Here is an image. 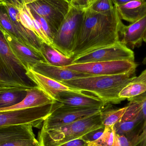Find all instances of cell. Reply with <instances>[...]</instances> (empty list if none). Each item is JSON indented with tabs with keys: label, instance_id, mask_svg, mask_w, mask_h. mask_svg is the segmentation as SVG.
<instances>
[{
	"label": "cell",
	"instance_id": "cell-1",
	"mask_svg": "<svg viewBox=\"0 0 146 146\" xmlns=\"http://www.w3.org/2000/svg\"><path fill=\"white\" fill-rule=\"evenodd\" d=\"M123 24L115 5L105 13H95L85 9L75 40L74 61L120 42L119 32Z\"/></svg>",
	"mask_w": 146,
	"mask_h": 146
},
{
	"label": "cell",
	"instance_id": "cell-2",
	"mask_svg": "<svg viewBox=\"0 0 146 146\" xmlns=\"http://www.w3.org/2000/svg\"><path fill=\"white\" fill-rule=\"evenodd\" d=\"M135 73L111 75H94L64 81L61 83L72 89L92 94L106 104H118L121 90L136 77Z\"/></svg>",
	"mask_w": 146,
	"mask_h": 146
},
{
	"label": "cell",
	"instance_id": "cell-3",
	"mask_svg": "<svg viewBox=\"0 0 146 146\" xmlns=\"http://www.w3.org/2000/svg\"><path fill=\"white\" fill-rule=\"evenodd\" d=\"M27 70L14 54L0 27V88H37L27 74Z\"/></svg>",
	"mask_w": 146,
	"mask_h": 146
},
{
	"label": "cell",
	"instance_id": "cell-4",
	"mask_svg": "<svg viewBox=\"0 0 146 146\" xmlns=\"http://www.w3.org/2000/svg\"><path fill=\"white\" fill-rule=\"evenodd\" d=\"M103 127L100 112L56 128L41 130L38 141L41 146H59Z\"/></svg>",
	"mask_w": 146,
	"mask_h": 146
},
{
	"label": "cell",
	"instance_id": "cell-5",
	"mask_svg": "<svg viewBox=\"0 0 146 146\" xmlns=\"http://www.w3.org/2000/svg\"><path fill=\"white\" fill-rule=\"evenodd\" d=\"M61 106L56 101L38 107L0 111V127L30 124L33 127L42 128L45 119Z\"/></svg>",
	"mask_w": 146,
	"mask_h": 146
},
{
	"label": "cell",
	"instance_id": "cell-6",
	"mask_svg": "<svg viewBox=\"0 0 146 146\" xmlns=\"http://www.w3.org/2000/svg\"><path fill=\"white\" fill-rule=\"evenodd\" d=\"M84 13V9L71 5L52 40L51 46L66 56L73 57L75 40Z\"/></svg>",
	"mask_w": 146,
	"mask_h": 146
},
{
	"label": "cell",
	"instance_id": "cell-7",
	"mask_svg": "<svg viewBox=\"0 0 146 146\" xmlns=\"http://www.w3.org/2000/svg\"><path fill=\"white\" fill-rule=\"evenodd\" d=\"M137 64L128 60L97 62L73 64L63 68L92 75H111L135 73Z\"/></svg>",
	"mask_w": 146,
	"mask_h": 146
},
{
	"label": "cell",
	"instance_id": "cell-8",
	"mask_svg": "<svg viewBox=\"0 0 146 146\" xmlns=\"http://www.w3.org/2000/svg\"><path fill=\"white\" fill-rule=\"evenodd\" d=\"M26 5L44 18L57 32L68 13L71 4L67 0H38Z\"/></svg>",
	"mask_w": 146,
	"mask_h": 146
},
{
	"label": "cell",
	"instance_id": "cell-9",
	"mask_svg": "<svg viewBox=\"0 0 146 146\" xmlns=\"http://www.w3.org/2000/svg\"><path fill=\"white\" fill-rule=\"evenodd\" d=\"M104 108L98 107H59L54 111L44 121L42 130L56 128L83 117L101 112Z\"/></svg>",
	"mask_w": 146,
	"mask_h": 146
},
{
	"label": "cell",
	"instance_id": "cell-10",
	"mask_svg": "<svg viewBox=\"0 0 146 146\" xmlns=\"http://www.w3.org/2000/svg\"><path fill=\"white\" fill-rule=\"evenodd\" d=\"M117 60L135 61L133 51L121 42L88 54L74 61L73 64Z\"/></svg>",
	"mask_w": 146,
	"mask_h": 146
},
{
	"label": "cell",
	"instance_id": "cell-11",
	"mask_svg": "<svg viewBox=\"0 0 146 146\" xmlns=\"http://www.w3.org/2000/svg\"><path fill=\"white\" fill-rule=\"evenodd\" d=\"M128 100L129 103L123 115L113 127L116 134L117 135H126L139 132L140 131H136V129L139 125L142 126L143 118L141 95Z\"/></svg>",
	"mask_w": 146,
	"mask_h": 146
},
{
	"label": "cell",
	"instance_id": "cell-12",
	"mask_svg": "<svg viewBox=\"0 0 146 146\" xmlns=\"http://www.w3.org/2000/svg\"><path fill=\"white\" fill-rule=\"evenodd\" d=\"M3 31L14 54L27 70L32 69L38 63L47 62L41 54L31 49L15 38Z\"/></svg>",
	"mask_w": 146,
	"mask_h": 146
},
{
	"label": "cell",
	"instance_id": "cell-13",
	"mask_svg": "<svg viewBox=\"0 0 146 146\" xmlns=\"http://www.w3.org/2000/svg\"><path fill=\"white\" fill-rule=\"evenodd\" d=\"M57 101L63 106L69 107L104 108L107 105L94 95L86 94L74 89L60 93Z\"/></svg>",
	"mask_w": 146,
	"mask_h": 146
},
{
	"label": "cell",
	"instance_id": "cell-14",
	"mask_svg": "<svg viewBox=\"0 0 146 146\" xmlns=\"http://www.w3.org/2000/svg\"><path fill=\"white\" fill-rule=\"evenodd\" d=\"M146 34V13L142 18L129 25L123 24L119 32L120 41L129 48L141 46Z\"/></svg>",
	"mask_w": 146,
	"mask_h": 146
},
{
	"label": "cell",
	"instance_id": "cell-15",
	"mask_svg": "<svg viewBox=\"0 0 146 146\" xmlns=\"http://www.w3.org/2000/svg\"><path fill=\"white\" fill-rule=\"evenodd\" d=\"M4 4L14 25L22 36L24 44L41 54V47L43 42L35 32L22 24L20 18L19 10L10 4L4 3Z\"/></svg>",
	"mask_w": 146,
	"mask_h": 146
},
{
	"label": "cell",
	"instance_id": "cell-16",
	"mask_svg": "<svg viewBox=\"0 0 146 146\" xmlns=\"http://www.w3.org/2000/svg\"><path fill=\"white\" fill-rule=\"evenodd\" d=\"M27 74L45 94L55 101L58 100L60 93L73 90L61 82L43 75L32 69L27 70Z\"/></svg>",
	"mask_w": 146,
	"mask_h": 146
},
{
	"label": "cell",
	"instance_id": "cell-17",
	"mask_svg": "<svg viewBox=\"0 0 146 146\" xmlns=\"http://www.w3.org/2000/svg\"><path fill=\"white\" fill-rule=\"evenodd\" d=\"M31 69L43 75L60 82L75 78L93 76L66 69L61 67L53 66L47 62L38 63Z\"/></svg>",
	"mask_w": 146,
	"mask_h": 146
},
{
	"label": "cell",
	"instance_id": "cell-18",
	"mask_svg": "<svg viewBox=\"0 0 146 146\" xmlns=\"http://www.w3.org/2000/svg\"><path fill=\"white\" fill-rule=\"evenodd\" d=\"M26 97L18 104L0 109V111L14 110L43 106L56 102L45 94L38 87L27 89Z\"/></svg>",
	"mask_w": 146,
	"mask_h": 146
},
{
	"label": "cell",
	"instance_id": "cell-19",
	"mask_svg": "<svg viewBox=\"0 0 146 146\" xmlns=\"http://www.w3.org/2000/svg\"><path fill=\"white\" fill-rule=\"evenodd\" d=\"M115 6L120 19L129 23L139 20L146 13V0H135Z\"/></svg>",
	"mask_w": 146,
	"mask_h": 146
},
{
	"label": "cell",
	"instance_id": "cell-20",
	"mask_svg": "<svg viewBox=\"0 0 146 146\" xmlns=\"http://www.w3.org/2000/svg\"><path fill=\"white\" fill-rule=\"evenodd\" d=\"M33 128L30 124L0 127V144L20 139L36 138Z\"/></svg>",
	"mask_w": 146,
	"mask_h": 146
},
{
	"label": "cell",
	"instance_id": "cell-21",
	"mask_svg": "<svg viewBox=\"0 0 146 146\" xmlns=\"http://www.w3.org/2000/svg\"><path fill=\"white\" fill-rule=\"evenodd\" d=\"M146 93V68L139 76H136L121 90L119 94L124 100L139 97Z\"/></svg>",
	"mask_w": 146,
	"mask_h": 146
},
{
	"label": "cell",
	"instance_id": "cell-22",
	"mask_svg": "<svg viewBox=\"0 0 146 146\" xmlns=\"http://www.w3.org/2000/svg\"><path fill=\"white\" fill-rule=\"evenodd\" d=\"M41 53L46 62L53 66L63 67L72 65L74 62L73 57L66 56L45 43H42Z\"/></svg>",
	"mask_w": 146,
	"mask_h": 146
},
{
	"label": "cell",
	"instance_id": "cell-23",
	"mask_svg": "<svg viewBox=\"0 0 146 146\" xmlns=\"http://www.w3.org/2000/svg\"><path fill=\"white\" fill-rule=\"evenodd\" d=\"M27 89L20 88H0V109L18 104L26 97Z\"/></svg>",
	"mask_w": 146,
	"mask_h": 146
},
{
	"label": "cell",
	"instance_id": "cell-24",
	"mask_svg": "<svg viewBox=\"0 0 146 146\" xmlns=\"http://www.w3.org/2000/svg\"><path fill=\"white\" fill-rule=\"evenodd\" d=\"M110 104H108L100 112L101 121L104 127H112L119 121L123 115L127 106L118 109L110 108Z\"/></svg>",
	"mask_w": 146,
	"mask_h": 146
},
{
	"label": "cell",
	"instance_id": "cell-25",
	"mask_svg": "<svg viewBox=\"0 0 146 146\" xmlns=\"http://www.w3.org/2000/svg\"><path fill=\"white\" fill-rule=\"evenodd\" d=\"M0 27L8 34L24 44L22 36L14 25L3 2L0 3Z\"/></svg>",
	"mask_w": 146,
	"mask_h": 146
},
{
	"label": "cell",
	"instance_id": "cell-26",
	"mask_svg": "<svg viewBox=\"0 0 146 146\" xmlns=\"http://www.w3.org/2000/svg\"><path fill=\"white\" fill-rule=\"evenodd\" d=\"M117 141L113 127H105L104 133L97 140L87 143L88 146H116Z\"/></svg>",
	"mask_w": 146,
	"mask_h": 146
},
{
	"label": "cell",
	"instance_id": "cell-27",
	"mask_svg": "<svg viewBox=\"0 0 146 146\" xmlns=\"http://www.w3.org/2000/svg\"><path fill=\"white\" fill-rule=\"evenodd\" d=\"M116 138L119 146H137L141 141V132L126 135H117Z\"/></svg>",
	"mask_w": 146,
	"mask_h": 146
},
{
	"label": "cell",
	"instance_id": "cell-28",
	"mask_svg": "<svg viewBox=\"0 0 146 146\" xmlns=\"http://www.w3.org/2000/svg\"><path fill=\"white\" fill-rule=\"evenodd\" d=\"M114 7L111 0H94L86 8L94 13H102L110 11Z\"/></svg>",
	"mask_w": 146,
	"mask_h": 146
},
{
	"label": "cell",
	"instance_id": "cell-29",
	"mask_svg": "<svg viewBox=\"0 0 146 146\" xmlns=\"http://www.w3.org/2000/svg\"><path fill=\"white\" fill-rule=\"evenodd\" d=\"M30 11L33 17L39 22L44 33L51 42L52 45V40L56 33V31L50 26L48 22L44 18L38 15L36 13L31 9H30Z\"/></svg>",
	"mask_w": 146,
	"mask_h": 146
},
{
	"label": "cell",
	"instance_id": "cell-30",
	"mask_svg": "<svg viewBox=\"0 0 146 146\" xmlns=\"http://www.w3.org/2000/svg\"><path fill=\"white\" fill-rule=\"evenodd\" d=\"M0 146H41L36 138L20 139L0 144Z\"/></svg>",
	"mask_w": 146,
	"mask_h": 146
},
{
	"label": "cell",
	"instance_id": "cell-31",
	"mask_svg": "<svg viewBox=\"0 0 146 146\" xmlns=\"http://www.w3.org/2000/svg\"><path fill=\"white\" fill-rule=\"evenodd\" d=\"M142 98V111L143 123L141 126V141L139 146H146V93L141 95Z\"/></svg>",
	"mask_w": 146,
	"mask_h": 146
},
{
	"label": "cell",
	"instance_id": "cell-32",
	"mask_svg": "<svg viewBox=\"0 0 146 146\" xmlns=\"http://www.w3.org/2000/svg\"><path fill=\"white\" fill-rule=\"evenodd\" d=\"M104 130V127L100 128L98 129L90 131L89 133H87L81 137L80 139L83 140L87 142V143L95 141L103 135Z\"/></svg>",
	"mask_w": 146,
	"mask_h": 146
},
{
	"label": "cell",
	"instance_id": "cell-33",
	"mask_svg": "<svg viewBox=\"0 0 146 146\" xmlns=\"http://www.w3.org/2000/svg\"><path fill=\"white\" fill-rule=\"evenodd\" d=\"M3 2L7 4H10L19 10L22 9L25 5V0H2Z\"/></svg>",
	"mask_w": 146,
	"mask_h": 146
},
{
	"label": "cell",
	"instance_id": "cell-34",
	"mask_svg": "<svg viewBox=\"0 0 146 146\" xmlns=\"http://www.w3.org/2000/svg\"><path fill=\"white\" fill-rule=\"evenodd\" d=\"M59 146H88L87 143L80 139L68 141Z\"/></svg>",
	"mask_w": 146,
	"mask_h": 146
},
{
	"label": "cell",
	"instance_id": "cell-35",
	"mask_svg": "<svg viewBox=\"0 0 146 146\" xmlns=\"http://www.w3.org/2000/svg\"><path fill=\"white\" fill-rule=\"evenodd\" d=\"M90 4L89 0H74L71 5L76 7L85 9L88 7Z\"/></svg>",
	"mask_w": 146,
	"mask_h": 146
},
{
	"label": "cell",
	"instance_id": "cell-36",
	"mask_svg": "<svg viewBox=\"0 0 146 146\" xmlns=\"http://www.w3.org/2000/svg\"><path fill=\"white\" fill-rule=\"evenodd\" d=\"M115 6H119L135 0H111Z\"/></svg>",
	"mask_w": 146,
	"mask_h": 146
},
{
	"label": "cell",
	"instance_id": "cell-37",
	"mask_svg": "<svg viewBox=\"0 0 146 146\" xmlns=\"http://www.w3.org/2000/svg\"><path fill=\"white\" fill-rule=\"evenodd\" d=\"M38 1V0H25V3L26 5H27L29 3H31L36 1Z\"/></svg>",
	"mask_w": 146,
	"mask_h": 146
},
{
	"label": "cell",
	"instance_id": "cell-38",
	"mask_svg": "<svg viewBox=\"0 0 146 146\" xmlns=\"http://www.w3.org/2000/svg\"><path fill=\"white\" fill-rule=\"evenodd\" d=\"M142 63H143V64H144V65H146V57H145V58H144V60H143V62H142Z\"/></svg>",
	"mask_w": 146,
	"mask_h": 146
},
{
	"label": "cell",
	"instance_id": "cell-39",
	"mask_svg": "<svg viewBox=\"0 0 146 146\" xmlns=\"http://www.w3.org/2000/svg\"><path fill=\"white\" fill-rule=\"evenodd\" d=\"M143 41L146 43V34L145 36V37H144V39H143Z\"/></svg>",
	"mask_w": 146,
	"mask_h": 146
},
{
	"label": "cell",
	"instance_id": "cell-40",
	"mask_svg": "<svg viewBox=\"0 0 146 146\" xmlns=\"http://www.w3.org/2000/svg\"><path fill=\"white\" fill-rule=\"evenodd\" d=\"M67 1H69V2H70V3H71H71H72V0H67Z\"/></svg>",
	"mask_w": 146,
	"mask_h": 146
},
{
	"label": "cell",
	"instance_id": "cell-41",
	"mask_svg": "<svg viewBox=\"0 0 146 146\" xmlns=\"http://www.w3.org/2000/svg\"><path fill=\"white\" fill-rule=\"evenodd\" d=\"M0 2H3L2 0H0Z\"/></svg>",
	"mask_w": 146,
	"mask_h": 146
},
{
	"label": "cell",
	"instance_id": "cell-42",
	"mask_svg": "<svg viewBox=\"0 0 146 146\" xmlns=\"http://www.w3.org/2000/svg\"><path fill=\"white\" fill-rule=\"evenodd\" d=\"M74 1V0H72V3H71V4H72V3Z\"/></svg>",
	"mask_w": 146,
	"mask_h": 146
},
{
	"label": "cell",
	"instance_id": "cell-43",
	"mask_svg": "<svg viewBox=\"0 0 146 146\" xmlns=\"http://www.w3.org/2000/svg\"><path fill=\"white\" fill-rule=\"evenodd\" d=\"M94 1V0H91V2H92L93 1Z\"/></svg>",
	"mask_w": 146,
	"mask_h": 146
},
{
	"label": "cell",
	"instance_id": "cell-44",
	"mask_svg": "<svg viewBox=\"0 0 146 146\" xmlns=\"http://www.w3.org/2000/svg\"><path fill=\"white\" fill-rule=\"evenodd\" d=\"M116 146H119V145H118V144H117V145Z\"/></svg>",
	"mask_w": 146,
	"mask_h": 146
},
{
	"label": "cell",
	"instance_id": "cell-45",
	"mask_svg": "<svg viewBox=\"0 0 146 146\" xmlns=\"http://www.w3.org/2000/svg\"><path fill=\"white\" fill-rule=\"evenodd\" d=\"M89 1H90V3H91V0H89Z\"/></svg>",
	"mask_w": 146,
	"mask_h": 146
},
{
	"label": "cell",
	"instance_id": "cell-46",
	"mask_svg": "<svg viewBox=\"0 0 146 146\" xmlns=\"http://www.w3.org/2000/svg\"><path fill=\"white\" fill-rule=\"evenodd\" d=\"M0 3H1V2H0Z\"/></svg>",
	"mask_w": 146,
	"mask_h": 146
}]
</instances>
